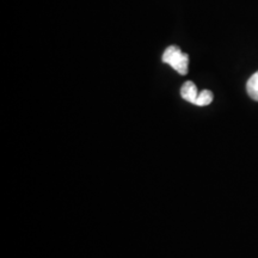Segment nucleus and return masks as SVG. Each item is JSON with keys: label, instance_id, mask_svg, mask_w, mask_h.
I'll return each instance as SVG.
<instances>
[{"label": "nucleus", "instance_id": "nucleus-1", "mask_svg": "<svg viewBox=\"0 0 258 258\" xmlns=\"http://www.w3.org/2000/svg\"><path fill=\"white\" fill-rule=\"evenodd\" d=\"M163 62L170 64L173 70L177 71L182 76L188 74L189 70V55L183 53L179 47L170 46L167 47L163 54Z\"/></svg>", "mask_w": 258, "mask_h": 258}, {"label": "nucleus", "instance_id": "nucleus-2", "mask_svg": "<svg viewBox=\"0 0 258 258\" xmlns=\"http://www.w3.org/2000/svg\"><path fill=\"white\" fill-rule=\"evenodd\" d=\"M180 95H182V98L185 99L186 102L195 104L196 99L199 97L198 88H196V85L192 82H186L183 84L182 89H180Z\"/></svg>", "mask_w": 258, "mask_h": 258}, {"label": "nucleus", "instance_id": "nucleus-3", "mask_svg": "<svg viewBox=\"0 0 258 258\" xmlns=\"http://www.w3.org/2000/svg\"><path fill=\"white\" fill-rule=\"evenodd\" d=\"M246 91L253 101L258 102V71L254 74H252L250 77V79L247 80Z\"/></svg>", "mask_w": 258, "mask_h": 258}, {"label": "nucleus", "instance_id": "nucleus-4", "mask_svg": "<svg viewBox=\"0 0 258 258\" xmlns=\"http://www.w3.org/2000/svg\"><path fill=\"white\" fill-rule=\"evenodd\" d=\"M213 102V93L209 90H203L199 93L198 99H196L195 105L198 106H206L209 105Z\"/></svg>", "mask_w": 258, "mask_h": 258}]
</instances>
